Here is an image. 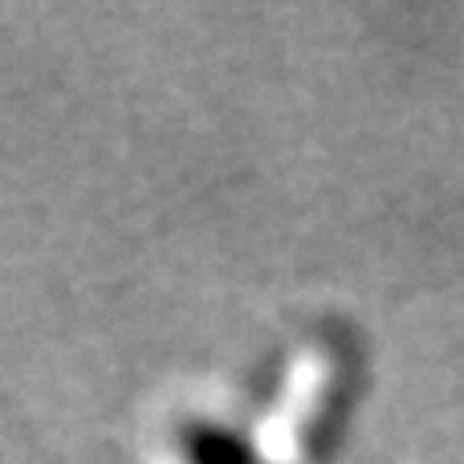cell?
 <instances>
[{
    "mask_svg": "<svg viewBox=\"0 0 464 464\" xmlns=\"http://www.w3.org/2000/svg\"><path fill=\"white\" fill-rule=\"evenodd\" d=\"M188 464H256V452L245 436L228 432L220 424H196L184 432Z\"/></svg>",
    "mask_w": 464,
    "mask_h": 464,
    "instance_id": "cell-1",
    "label": "cell"
}]
</instances>
